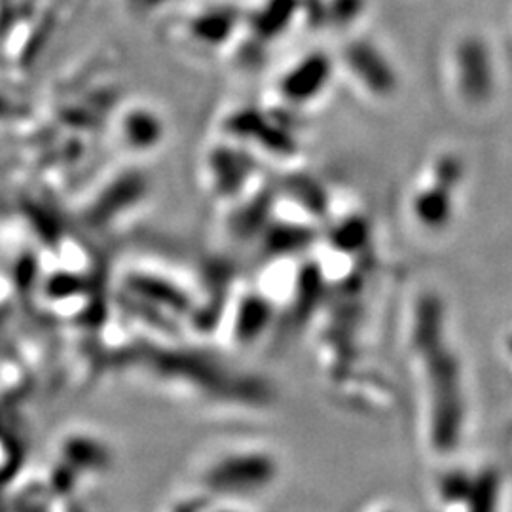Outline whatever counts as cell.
<instances>
[{"label": "cell", "instance_id": "6da1fadb", "mask_svg": "<svg viewBox=\"0 0 512 512\" xmlns=\"http://www.w3.org/2000/svg\"><path fill=\"white\" fill-rule=\"evenodd\" d=\"M122 135H124L129 147L135 148V150H150L162 141L164 124L150 110H131L128 116L124 118Z\"/></svg>", "mask_w": 512, "mask_h": 512}, {"label": "cell", "instance_id": "7a4b0ae2", "mask_svg": "<svg viewBox=\"0 0 512 512\" xmlns=\"http://www.w3.org/2000/svg\"><path fill=\"white\" fill-rule=\"evenodd\" d=\"M368 512H397V511H393V509H385V507H382V509H372V511H368Z\"/></svg>", "mask_w": 512, "mask_h": 512}]
</instances>
